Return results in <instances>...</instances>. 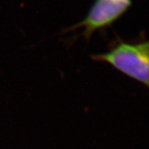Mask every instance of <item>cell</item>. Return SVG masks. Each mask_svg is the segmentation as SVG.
<instances>
[{
  "mask_svg": "<svg viewBox=\"0 0 149 149\" xmlns=\"http://www.w3.org/2000/svg\"><path fill=\"white\" fill-rule=\"evenodd\" d=\"M90 57L95 61L108 63L149 89V40L138 42L117 40L109 45L107 52Z\"/></svg>",
  "mask_w": 149,
  "mask_h": 149,
  "instance_id": "obj_1",
  "label": "cell"
},
{
  "mask_svg": "<svg viewBox=\"0 0 149 149\" xmlns=\"http://www.w3.org/2000/svg\"><path fill=\"white\" fill-rule=\"evenodd\" d=\"M132 5V0H94L81 21L62 30L63 33L82 29L79 36L86 41L95 32L110 27L120 18Z\"/></svg>",
  "mask_w": 149,
  "mask_h": 149,
  "instance_id": "obj_2",
  "label": "cell"
}]
</instances>
